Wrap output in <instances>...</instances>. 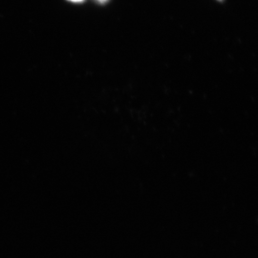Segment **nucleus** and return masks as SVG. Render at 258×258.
I'll list each match as a JSON object with an SVG mask.
<instances>
[{"label": "nucleus", "mask_w": 258, "mask_h": 258, "mask_svg": "<svg viewBox=\"0 0 258 258\" xmlns=\"http://www.w3.org/2000/svg\"><path fill=\"white\" fill-rule=\"evenodd\" d=\"M70 1H72L73 2H81L83 1V0H70Z\"/></svg>", "instance_id": "obj_1"}, {"label": "nucleus", "mask_w": 258, "mask_h": 258, "mask_svg": "<svg viewBox=\"0 0 258 258\" xmlns=\"http://www.w3.org/2000/svg\"><path fill=\"white\" fill-rule=\"evenodd\" d=\"M219 1H222V0H219Z\"/></svg>", "instance_id": "obj_2"}]
</instances>
